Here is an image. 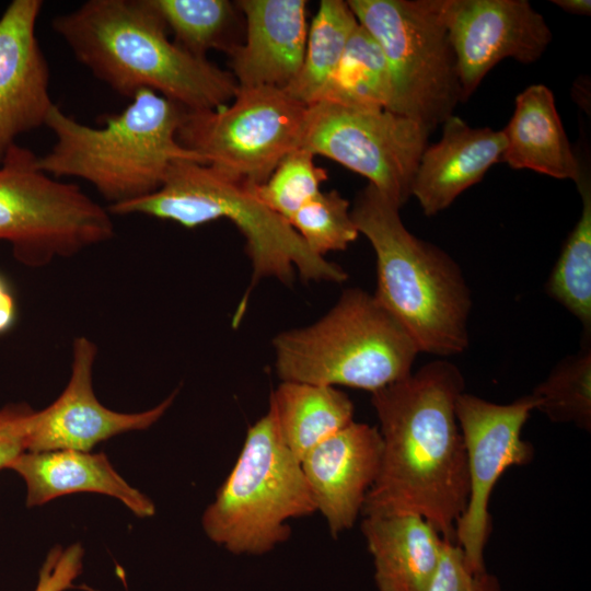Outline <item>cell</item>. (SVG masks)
Masks as SVG:
<instances>
[{"label": "cell", "mask_w": 591, "mask_h": 591, "mask_svg": "<svg viewBox=\"0 0 591 591\" xmlns=\"http://www.w3.org/2000/svg\"><path fill=\"white\" fill-rule=\"evenodd\" d=\"M460 369L433 360L371 393L382 459L362 514L414 513L454 542L470 494L466 453L455 415L464 392Z\"/></svg>", "instance_id": "1"}, {"label": "cell", "mask_w": 591, "mask_h": 591, "mask_svg": "<svg viewBox=\"0 0 591 591\" xmlns=\"http://www.w3.org/2000/svg\"><path fill=\"white\" fill-rule=\"evenodd\" d=\"M51 26L80 63L125 97L147 89L198 112L222 108L237 93L231 72L169 38L148 0H88Z\"/></svg>", "instance_id": "2"}, {"label": "cell", "mask_w": 591, "mask_h": 591, "mask_svg": "<svg viewBox=\"0 0 591 591\" xmlns=\"http://www.w3.org/2000/svg\"><path fill=\"white\" fill-rule=\"evenodd\" d=\"M130 100L120 113L101 117L99 127L78 121L54 104L45 126L55 142L38 157L39 169L58 179H83L115 206L158 190L175 161L206 164L177 139L185 108L147 89Z\"/></svg>", "instance_id": "3"}, {"label": "cell", "mask_w": 591, "mask_h": 591, "mask_svg": "<svg viewBox=\"0 0 591 591\" xmlns=\"http://www.w3.org/2000/svg\"><path fill=\"white\" fill-rule=\"evenodd\" d=\"M399 207L368 184L350 210L376 259L374 298L419 352L448 357L468 347L471 291L457 263L404 225Z\"/></svg>", "instance_id": "4"}, {"label": "cell", "mask_w": 591, "mask_h": 591, "mask_svg": "<svg viewBox=\"0 0 591 591\" xmlns=\"http://www.w3.org/2000/svg\"><path fill=\"white\" fill-rule=\"evenodd\" d=\"M106 208L112 216L143 215L189 229L221 218L232 221L246 240L252 263L248 291L265 277L290 285L294 268L306 281L347 279L340 266L312 253L289 222L265 206L250 185L207 164L175 161L158 190Z\"/></svg>", "instance_id": "5"}, {"label": "cell", "mask_w": 591, "mask_h": 591, "mask_svg": "<svg viewBox=\"0 0 591 591\" xmlns=\"http://www.w3.org/2000/svg\"><path fill=\"white\" fill-rule=\"evenodd\" d=\"M273 346L281 381L371 393L409 375L419 352L401 323L359 288L345 290L313 324L278 334Z\"/></svg>", "instance_id": "6"}, {"label": "cell", "mask_w": 591, "mask_h": 591, "mask_svg": "<svg viewBox=\"0 0 591 591\" xmlns=\"http://www.w3.org/2000/svg\"><path fill=\"white\" fill-rule=\"evenodd\" d=\"M300 461L285 445L269 412L246 433L239 457L206 508L201 524L235 555H262L291 535L288 522L316 512Z\"/></svg>", "instance_id": "7"}, {"label": "cell", "mask_w": 591, "mask_h": 591, "mask_svg": "<svg viewBox=\"0 0 591 591\" xmlns=\"http://www.w3.org/2000/svg\"><path fill=\"white\" fill-rule=\"evenodd\" d=\"M38 155L14 143L0 164V241L16 262L42 268L113 239L112 215L72 182L38 166Z\"/></svg>", "instance_id": "8"}, {"label": "cell", "mask_w": 591, "mask_h": 591, "mask_svg": "<svg viewBox=\"0 0 591 591\" xmlns=\"http://www.w3.org/2000/svg\"><path fill=\"white\" fill-rule=\"evenodd\" d=\"M391 73L390 111L431 132L462 102L456 58L437 0H349Z\"/></svg>", "instance_id": "9"}, {"label": "cell", "mask_w": 591, "mask_h": 591, "mask_svg": "<svg viewBox=\"0 0 591 591\" xmlns=\"http://www.w3.org/2000/svg\"><path fill=\"white\" fill-rule=\"evenodd\" d=\"M306 109L283 90L239 89L233 103L222 108L185 111L177 139L220 174L260 185L301 148Z\"/></svg>", "instance_id": "10"}, {"label": "cell", "mask_w": 591, "mask_h": 591, "mask_svg": "<svg viewBox=\"0 0 591 591\" xmlns=\"http://www.w3.org/2000/svg\"><path fill=\"white\" fill-rule=\"evenodd\" d=\"M429 134L418 123L384 108L317 101L308 106L301 148L364 176L402 208L412 197Z\"/></svg>", "instance_id": "11"}, {"label": "cell", "mask_w": 591, "mask_h": 591, "mask_svg": "<svg viewBox=\"0 0 591 591\" xmlns=\"http://www.w3.org/2000/svg\"><path fill=\"white\" fill-rule=\"evenodd\" d=\"M535 408L532 394L509 404H496L465 392L456 398L470 494L455 525L454 542L474 572L486 571L484 551L491 533L488 506L496 483L508 467L528 464L533 457V447L521 438V432Z\"/></svg>", "instance_id": "12"}, {"label": "cell", "mask_w": 591, "mask_h": 591, "mask_svg": "<svg viewBox=\"0 0 591 591\" xmlns=\"http://www.w3.org/2000/svg\"><path fill=\"white\" fill-rule=\"evenodd\" d=\"M437 7L456 58L462 102L499 61L532 63L553 38L526 0H437Z\"/></svg>", "instance_id": "13"}, {"label": "cell", "mask_w": 591, "mask_h": 591, "mask_svg": "<svg viewBox=\"0 0 591 591\" xmlns=\"http://www.w3.org/2000/svg\"><path fill=\"white\" fill-rule=\"evenodd\" d=\"M96 356L97 346L93 340L85 336L73 339L69 382L55 402L32 413L26 452H90L97 443L117 434L150 428L173 404L176 391L144 412L126 414L105 407L93 390Z\"/></svg>", "instance_id": "14"}, {"label": "cell", "mask_w": 591, "mask_h": 591, "mask_svg": "<svg viewBox=\"0 0 591 591\" xmlns=\"http://www.w3.org/2000/svg\"><path fill=\"white\" fill-rule=\"evenodd\" d=\"M42 0H13L0 16V164L16 138L45 126L50 72L35 34Z\"/></svg>", "instance_id": "15"}, {"label": "cell", "mask_w": 591, "mask_h": 591, "mask_svg": "<svg viewBox=\"0 0 591 591\" xmlns=\"http://www.w3.org/2000/svg\"><path fill=\"white\" fill-rule=\"evenodd\" d=\"M382 449L376 427L352 420L300 461L332 536L354 526L378 477Z\"/></svg>", "instance_id": "16"}, {"label": "cell", "mask_w": 591, "mask_h": 591, "mask_svg": "<svg viewBox=\"0 0 591 591\" xmlns=\"http://www.w3.org/2000/svg\"><path fill=\"white\" fill-rule=\"evenodd\" d=\"M246 37L228 53L239 89L286 91L298 78L309 24L304 0H241Z\"/></svg>", "instance_id": "17"}, {"label": "cell", "mask_w": 591, "mask_h": 591, "mask_svg": "<svg viewBox=\"0 0 591 591\" xmlns=\"http://www.w3.org/2000/svg\"><path fill=\"white\" fill-rule=\"evenodd\" d=\"M505 148L502 130L471 127L452 115L442 124L441 139L425 148L410 195L426 216H434L480 182L494 164L502 162Z\"/></svg>", "instance_id": "18"}, {"label": "cell", "mask_w": 591, "mask_h": 591, "mask_svg": "<svg viewBox=\"0 0 591 591\" xmlns=\"http://www.w3.org/2000/svg\"><path fill=\"white\" fill-rule=\"evenodd\" d=\"M26 485V507L43 506L76 493H96L120 500L139 518L152 517L154 503L130 486L104 453L76 450L23 452L8 466Z\"/></svg>", "instance_id": "19"}, {"label": "cell", "mask_w": 591, "mask_h": 591, "mask_svg": "<svg viewBox=\"0 0 591 591\" xmlns=\"http://www.w3.org/2000/svg\"><path fill=\"white\" fill-rule=\"evenodd\" d=\"M361 531L373 558L379 591H427L445 540L414 513L366 514Z\"/></svg>", "instance_id": "20"}, {"label": "cell", "mask_w": 591, "mask_h": 591, "mask_svg": "<svg viewBox=\"0 0 591 591\" xmlns=\"http://www.w3.org/2000/svg\"><path fill=\"white\" fill-rule=\"evenodd\" d=\"M506 148L502 162L514 170H532L578 184L583 172L576 158L553 92L532 84L515 97L513 115L502 130Z\"/></svg>", "instance_id": "21"}, {"label": "cell", "mask_w": 591, "mask_h": 591, "mask_svg": "<svg viewBox=\"0 0 591 591\" xmlns=\"http://www.w3.org/2000/svg\"><path fill=\"white\" fill-rule=\"evenodd\" d=\"M285 445L301 461L320 442L354 419V404L334 386L281 381L269 409Z\"/></svg>", "instance_id": "22"}, {"label": "cell", "mask_w": 591, "mask_h": 591, "mask_svg": "<svg viewBox=\"0 0 591 591\" xmlns=\"http://www.w3.org/2000/svg\"><path fill=\"white\" fill-rule=\"evenodd\" d=\"M318 101L390 111L393 85L385 56L358 23Z\"/></svg>", "instance_id": "23"}, {"label": "cell", "mask_w": 591, "mask_h": 591, "mask_svg": "<svg viewBox=\"0 0 591 591\" xmlns=\"http://www.w3.org/2000/svg\"><path fill=\"white\" fill-rule=\"evenodd\" d=\"M357 26L347 1L322 0L309 26L301 71L286 92L305 106L316 103Z\"/></svg>", "instance_id": "24"}, {"label": "cell", "mask_w": 591, "mask_h": 591, "mask_svg": "<svg viewBox=\"0 0 591 591\" xmlns=\"http://www.w3.org/2000/svg\"><path fill=\"white\" fill-rule=\"evenodd\" d=\"M582 211L568 235L546 282L547 293L580 321L584 334L591 332V186L582 176L577 184Z\"/></svg>", "instance_id": "25"}, {"label": "cell", "mask_w": 591, "mask_h": 591, "mask_svg": "<svg viewBox=\"0 0 591 591\" xmlns=\"http://www.w3.org/2000/svg\"><path fill=\"white\" fill-rule=\"evenodd\" d=\"M174 42L188 53L207 58L211 49L229 53L234 22L233 4L228 0H148Z\"/></svg>", "instance_id": "26"}, {"label": "cell", "mask_w": 591, "mask_h": 591, "mask_svg": "<svg viewBox=\"0 0 591 591\" xmlns=\"http://www.w3.org/2000/svg\"><path fill=\"white\" fill-rule=\"evenodd\" d=\"M563 359L531 393L536 408L551 421L591 429V345Z\"/></svg>", "instance_id": "27"}, {"label": "cell", "mask_w": 591, "mask_h": 591, "mask_svg": "<svg viewBox=\"0 0 591 591\" xmlns=\"http://www.w3.org/2000/svg\"><path fill=\"white\" fill-rule=\"evenodd\" d=\"M289 224L309 250L321 257L345 251L359 235L349 201L337 190H321L291 217Z\"/></svg>", "instance_id": "28"}, {"label": "cell", "mask_w": 591, "mask_h": 591, "mask_svg": "<svg viewBox=\"0 0 591 591\" xmlns=\"http://www.w3.org/2000/svg\"><path fill=\"white\" fill-rule=\"evenodd\" d=\"M327 178L314 163V154L298 148L286 155L260 185H250L256 197L289 222L291 217L320 192Z\"/></svg>", "instance_id": "29"}, {"label": "cell", "mask_w": 591, "mask_h": 591, "mask_svg": "<svg viewBox=\"0 0 591 591\" xmlns=\"http://www.w3.org/2000/svg\"><path fill=\"white\" fill-rule=\"evenodd\" d=\"M427 591H499V584L486 571H472L460 546L445 541L438 571Z\"/></svg>", "instance_id": "30"}, {"label": "cell", "mask_w": 591, "mask_h": 591, "mask_svg": "<svg viewBox=\"0 0 591 591\" xmlns=\"http://www.w3.org/2000/svg\"><path fill=\"white\" fill-rule=\"evenodd\" d=\"M83 554L80 543L50 549L39 569L34 591H65L73 588V580L82 571Z\"/></svg>", "instance_id": "31"}, {"label": "cell", "mask_w": 591, "mask_h": 591, "mask_svg": "<svg viewBox=\"0 0 591 591\" xmlns=\"http://www.w3.org/2000/svg\"><path fill=\"white\" fill-rule=\"evenodd\" d=\"M34 409L25 403H10L0 408V471L26 452V432Z\"/></svg>", "instance_id": "32"}, {"label": "cell", "mask_w": 591, "mask_h": 591, "mask_svg": "<svg viewBox=\"0 0 591 591\" xmlns=\"http://www.w3.org/2000/svg\"><path fill=\"white\" fill-rule=\"evenodd\" d=\"M16 314L15 298L5 278L0 275V335L14 326Z\"/></svg>", "instance_id": "33"}, {"label": "cell", "mask_w": 591, "mask_h": 591, "mask_svg": "<svg viewBox=\"0 0 591 591\" xmlns=\"http://www.w3.org/2000/svg\"><path fill=\"white\" fill-rule=\"evenodd\" d=\"M552 3L571 14L590 15V0H553Z\"/></svg>", "instance_id": "34"}]
</instances>
